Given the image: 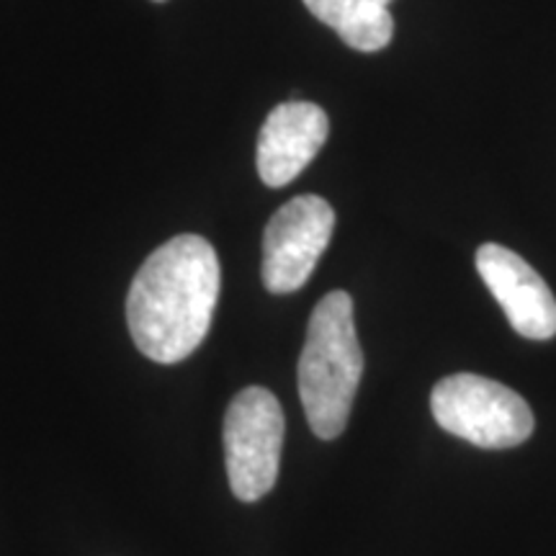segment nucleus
<instances>
[{
  "label": "nucleus",
  "mask_w": 556,
  "mask_h": 556,
  "mask_svg": "<svg viewBox=\"0 0 556 556\" xmlns=\"http://www.w3.org/2000/svg\"><path fill=\"white\" fill-rule=\"evenodd\" d=\"M477 270L518 336L531 340L556 336V299L552 289L518 253L497 242H486L477 250Z\"/></svg>",
  "instance_id": "6"
},
{
  "label": "nucleus",
  "mask_w": 556,
  "mask_h": 556,
  "mask_svg": "<svg viewBox=\"0 0 556 556\" xmlns=\"http://www.w3.org/2000/svg\"><path fill=\"white\" fill-rule=\"evenodd\" d=\"M430 409L446 433L479 448L520 446L536 428L531 407L518 392L479 374H454L438 381Z\"/></svg>",
  "instance_id": "3"
},
{
  "label": "nucleus",
  "mask_w": 556,
  "mask_h": 556,
  "mask_svg": "<svg viewBox=\"0 0 556 556\" xmlns=\"http://www.w3.org/2000/svg\"><path fill=\"white\" fill-rule=\"evenodd\" d=\"M328 114L309 101L278 103L258 135L255 165L270 189L289 186L328 142Z\"/></svg>",
  "instance_id": "7"
},
{
  "label": "nucleus",
  "mask_w": 556,
  "mask_h": 556,
  "mask_svg": "<svg viewBox=\"0 0 556 556\" xmlns=\"http://www.w3.org/2000/svg\"><path fill=\"white\" fill-rule=\"evenodd\" d=\"M392 0H304L315 18L328 24L348 47L358 52H379L392 41Z\"/></svg>",
  "instance_id": "8"
},
{
  "label": "nucleus",
  "mask_w": 556,
  "mask_h": 556,
  "mask_svg": "<svg viewBox=\"0 0 556 556\" xmlns=\"http://www.w3.org/2000/svg\"><path fill=\"white\" fill-rule=\"evenodd\" d=\"M364 377L353 299L345 291H330L317 302L299 356V397L312 433L332 441L343 433Z\"/></svg>",
  "instance_id": "2"
},
{
  "label": "nucleus",
  "mask_w": 556,
  "mask_h": 556,
  "mask_svg": "<svg viewBox=\"0 0 556 556\" xmlns=\"http://www.w3.org/2000/svg\"><path fill=\"white\" fill-rule=\"evenodd\" d=\"M225 464L232 495L255 503L274 490L281 467L283 409L266 387H245L225 415Z\"/></svg>",
  "instance_id": "4"
},
{
  "label": "nucleus",
  "mask_w": 556,
  "mask_h": 556,
  "mask_svg": "<svg viewBox=\"0 0 556 556\" xmlns=\"http://www.w3.org/2000/svg\"><path fill=\"white\" fill-rule=\"evenodd\" d=\"M222 268L212 242L178 235L137 270L127 323L137 351L157 364H178L204 343L219 302Z\"/></svg>",
  "instance_id": "1"
},
{
  "label": "nucleus",
  "mask_w": 556,
  "mask_h": 556,
  "mask_svg": "<svg viewBox=\"0 0 556 556\" xmlns=\"http://www.w3.org/2000/svg\"><path fill=\"white\" fill-rule=\"evenodd\" d=\"M336 212L319 197H296L270 217L263 235V283L270 294H291L309 281L330 245Z\"/></svg>",
  "instance_id": "5"
}]
</instances>
